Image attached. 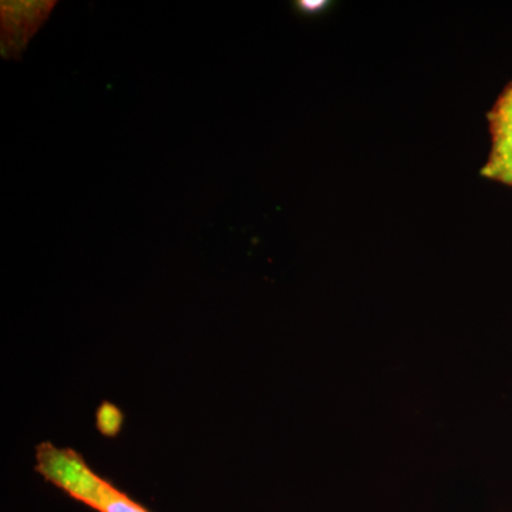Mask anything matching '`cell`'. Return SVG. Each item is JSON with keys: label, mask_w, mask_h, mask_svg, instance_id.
I'll return each instance as SVG.
<instances>
[{"label": "cell", "mask_w": 512, "mask_h": 512, "mask_svg": "<svg viewBox=\"0 0 512 512\" xmlns=\"http://www.w3.org/2000/svg\"><path fill=\"white\" fill-rule=\"evenodd\" d=\"M36 470L74 500L99 512H150L97 476L76 451L50 443L37 447Z\"/></svg>", "instance_id": "obj_1"}, {"label": "cell", "mask_w": 512, "mask_h": 512, "mask_svg": "<svg viewBox=\"0 0 512 512\" xmlns=\"http://www.w3.org/2000/svg\"><path fill=\"white\" fill-rule=\"evenodd\" d=\"M488 120L493 148L481 173L512 187V80L488 113Z\"/></svg>", "instance_id": "obj_2"}, {"label": "cell", "mask_w": 512, "mask_h": 512, "mask_svg": "<svg viewBox=\"0 0 512 512\" xmlns=\"http://www.w3.org/2000/svg\"><path fill=\"white\" fill-rule=\"evenodd\" d=\"M56 2H2L3 57H18Z\"/></svg>", "instance_id": "obj_3"}, {"label": "cell", "mask_w": 512, "mask_h": 512, "mask_svg": "<svg viewBox=\"0 0 512 512\" xmlns=\"http://www.w3.org/2000/svg\"><path fill=\"white\" fill-rule=\"evenodd\" d=\"M298 5L305 12H316V10L323 8L325 2H308V0H305V2H299Z\"/></svg>", "instance_id": "obj_4"}]
</instances>
